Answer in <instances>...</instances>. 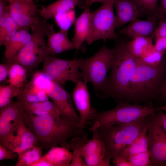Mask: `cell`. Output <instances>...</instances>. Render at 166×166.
Instances as JSON below:
<instances>
[{"label": "cell", "instance_id": "obj_1", "mask_svg": "<svg viewBox=\"0 0 166 166\" xmlns=\"http://www.w3.org/2000/svg\"><path fill=\"white\" fill-rule=\"evenodd\" d=\"M136 58L125 103L152 106L166 82V59L164 57L160 63L150 65Z\"/></svg>", "mask_w": 166, "mask_h": 166}, {"label": "cell", "instance_id": "obj_2", "mask_svg": "<svg viewBox=\"0 0 166 166\" xmlns=\"http://www.w3.org/2000/svg\"><path fill=\"white\" fill-rule=\"evenodd\" d=\"M22 118L24 123L36 135L37 146L42 149H50L60 145L69 150L68 140L84 132L78 125L61 117L30 115L24 110Z\"/></svg>", "mask_w": 166, "mask_h": 166}, {"label": "cell", "instance_id": "obj_3", "mask_svg": "<svg viewBox=\"0 0 166 166\" xmlns=\"http://www.w3.org/2000/svg\"><path fill=\"white\" fill-rule=\"evenodd\" d=\"M113 58L106 84L97 97L104 100L113 99L117 104L125 102L132 76L136 65L137 58L128 47V42L115 39Z\"/></svg>", "mask_w": 166, "mask_h": 166}, {"label": "cell", "instance_id": "obj_4", "mask_svg": "<svg viewBox=\"0 0 166 166\" xmlns=\"http://www.w3.org/2000/svg\"><path fill=\"white\" fill-rule=\"evenodd\" d=\"M152 115L128 124L101 126L93 130L97 131L102 140L109 159L121 156L140 134Z\"/></svg>", "mask_w": 166, "mask_h": 166}, {"label": "cell", "instance_id": "obj_5", "mask_svg": "<svg viewBox=\"0 0 166 166\" xmlns=\"http://www.w3.org/2000/svg\"><path fill=\"white\" fill-rule=\"evenodd\" d=\"M152 106L128 103L117 104L114 108L97 112L89 121L91 124L89 130L101 126L128 124L157 111Z\"/></svg>", "mask_w": 166, "mask_h": 166}, {"label": "cell", "instance_id": "obj_6", "mask_svg": "<svg viewBox=\"0 0 166 166\" xmlns=\"http://www.w3.org/2000/svg\"><path fill=\"white\" fill-rule=\"evenodd\" d=\"M113 58V48L105 44L93 56L85 59L81 58L79 68L83 81L92 84L97 97L106 84Z\"/></svg>", "mask_w": 166, "mask_h": 166}, {"label": "cell", "instance_id": "obj_7", "mask_svg": "<svg viewBox=\"0 0 166 166\" xmlns=\"http://www.w3.org/2000/svg\"><path fill=\"white\" fill-rule=\"evenodd\" d=\"M114 1H108L102 3L97 9L91 11L90 31L86 42L88 44L90 45L99 40L105 42L109 39L115 40L118 37L115 32Z\"/></svg>", "mask_w": 166, "mask_h": 166}, {"label": "cell", "instance_id": "obj_8", "mask_svg": "<svg viewBox=\"0 0 166 166\" xmlns=\"http://www.w3.org/2000/svg\"><path fill=\"white\" fill-rule=\"evenodd\" d=\"M81 58L66 60L49 56L44 61L42 71L53 82L63 87L68 81H83L79 66Z\"/></svg>", "mask_w": 166, "mask_h": 166}, {"label": "cell", "instance_id": "obj_9", "mask_svg": "<svg viewBox=\"0 0 166 166\" xmlns=\"http://www.w3.org/2000/svg\"><path fill=\"white\" fill-rule=\"evenodd\" d=\"M154 113L151 116L148 123L150 166H166V133L156 119Z\"/></svg>", "mask_w": 166, "mask_h": 166}, {"label": "cell", "instance_id": "obj_10", "mask_svg": "<svg viewBox=\"0 0 166 166\" xmlns=\"http://www.w3.org/2000/svg\"><path fill=\"white\" fill-rule=\"evenodd\" d=\"M24 110L18 100L0 108V144L9 148L10 143L20 123Z\"/></svg>", "mask_w": 166, "mask_h": 166}, {"label": "cell", "instance_id": "obj_11", "mask_svg": "<svg viewBox=\"0 0 166 166\" xmlns=\"http://www.w3.org/2000/svg\"><path fill=\"white\" fill-rule=\"evenodd\" d=\"M9 2L8 12L17 23L18 30H32L41 20L37 15V6L33 0L14 1Z\"/></svg>", "mask_w": 166, "mask_h": 166}, {"label": "cell", "instance_id": "obj_12", "mask_svg": "<svg viewBox=\"0 0 166 166\" xmlns=\"http://www.w3.org/2000/svg\"><path fill=\"white\" fill-rule=\"evenodd\" d=\"M47 93L58 108L61 117L69 123L78 126L79 115L75 111L69 93L63 87L53 82Z\"/></svg>", "mask_w": 166, "mask_h": 166}, {"label": "cell", "instance_id": "obj_13", "mask_svg": "<svg viewBox=\"0 0 166 166\" xmlns=\"http://www.w3.org/2000/svg\"><path fill=\"white\" fill-rule=\"evenodd\" d=\"M83 149L82 156L87 166H109L110 160L107 157L104 143L96 130Z\"/></svg>", "mask_w": 166, "mask_h": 166}, {"label": "cell", "instance_id": "obj_14", "mask_svg": "<svg viewBox=\"0 0 166 166\" xmlns=\"http://www.w3.org/2000/svg\"><path fill=\"white\" fill-rule=\"evenodd\" d=\"M72 94V98L80 118L79 127L83 129L86 123L97 111L91 106L90 96L87 84L83 81H78Z\"/></svg>", "mask_w": 166, "mask_h": 166}, {"label": "cell", "instance_id": "obj_15", "mask_svg": "<svg viewBox=\"0 0 166 166\" xmlns=\"http://www.w3.org/2000/svg\"><path fill=\"white\" fill-rule=\"evenodd\" d=\"M116 29L146 15L143 9L134 0H114Z\"/></svg>", "mask_w": 166, "mask_h": 166}, {"label": "cell", "instance_id": "obj_16", "mask_svg": "<svg viewBox=\"0 0 166 166\" xmlns=\"http://www.w3.org/2000/svg\"><path fill=\"white\" fill-rule=\"evenodd\" d=\"M158 21L156 16L148 17L145 20L138 18L127 26L120 29L119 33L132 39L141 37L153 38Z\"/></svg>", "mask_w": 166, "mask_h": 166}, {"label": "cell", "instance_id": "obj_17", "mask_svg": "<svg viewBox=\"0 0 166 166\" xmlns=\"http://www.w3.org/2000/svg\"><path fill=\"white\" fill-rule=\"evenodd\" d=\"M37 143L36 135L23 121L16 131L9 148L18 155L32 146H37Z\"/></svg>", "mask_w": 166, "mask_h": 166}, {"label": "cell", "instance_id": "obj_18", "mask_svg": "<svg viewBox=\"0 0 166 166\" xmlns=\"http://www.w3.org/2000/svg\"><path fill=\"white\" fill-rule=\"evenodd\" d=\"M89 8L84 9L83 12L75 19L74 33L72 41L78 50L86 42L89 36L91 29V14Z\"/></svg>", "mask_w": 166, "mask_h": 166}, {"label": "cell", "instance_id": "obj_19", "mask_svg": "<svg viewBox=\"0 0 166 166\" xmlns=\"http://www.w3.org/2000/svg\"><path fill=\"white\" fill-rule=\"evenodd\" d=\"M31 34L29 31L19 30L4 44L5 48L4 56L8 63H10L21 50L30 39Z\"/></svg>", "mask_w": 166, "mask_h": 166}, {"label": "cell", "instance_id": "obj_20", "mask_svg": "<svg viewBox=\"0 0 166 166\" xmlns=\"http://www.w3.org/2000/svg\"><path fill=\"white\" fill-rule=\"evenodd\" d=\"M47 45L50 55L61 53L74 49L75 47L68 37V30L61 29L47 36Z\"/></svg>", "mask_w": 166, "mask_h": 166}, {"label": "cell", "instance_id": "obj_21", "mask_svg": "<svg viewBox=\"0 0 166 166\" xmlns=\"http://www.w3.org/2000/svg\"><path fill=\"white\" fill-rule=\"evenodd\" d=\"M82 4L81 0H57L46 6H42L40 14L47 20L58 14L74 10L76 6L80 8Z\"/></svg>", "mask_w": 166, "mask_h": 166}, {"label": "cell", "instance_id": "obj_22", "mask_svg": "<svg viewBox=\"0 0 166 166\" xmlns=\"http://www.w3.org/2000/svg\"><path fill=\"white\" fill-rule=\"evenodd\" d=\"M18 100L24 111L29 114L35 115L49 114L56 117H61L57 106L53 101L49 100L36 102Z\"/></svg>", "mask_w": 166, "mask_h": 166}, {"label": "cell", "instance_id": "obj_23", "mask_svg": "<svg viewBox=\"0 0 166 166\" xmlns=\"http://www.w3.org/2000/svg\"><path fill=\"white\" fill-rule=\"evenodd\" d=\"M68 148L62 146H55L43 156L50 166H70L72 153Z\"/></svg>", "mask_w": 166, "mask_h": 166}, {"label": "cell", "instance_id": "obj_24", "mask_svg": "<svg viewBox=\"0 0 166 166\" xmlns=\"http://www.w3.org/2000/svg\"><path fill=\"white\" fill-rule=\"evenodd\" d=\"M88 140L87 133L84 132L72 138L68 141L69 150L72 151L70 166H87L82 153L83 148Z\"/></svg>", "mask_w": 166, "mask_h": 166}, {"label": "cell", "instance_id": "obj_25", "mask_svg": "<svg viewBox=\"0 0 166 166\" xmlns=\"http://www.w3.org/2000/svg\"><path fill=\"white\" fill-rule=\"evenodd\" d=\"M18 100L30 102L44 101L49 100L47 93L36 85L31 80L23 88Z\"/></svg>", "mask_w": 166, "mask_h": 166}, {"label": "cell", "instance_id": "obj_26", "mask_svg": "<svg viewBox=\"0 0 166 166\" xmlns=\"http://www.w3.org/2000/svg\"><path fill=\"white\" fill-rule=\"evenodd\" d=\"M148 123L140 134L124 150L121 156L128 159L132 155L148 151Z\"/></svg>", "mask_w": 166, "mask_h": 166}, {"label": "cell", "instance_id": "obj_27", "mask_svg": "<svg viewBox=\"0 0 166 166\" xmlns=\"http://www.w3.org/2000/svg\"><path fill=\"white\" fill-rule=\"evenodd\" d=\"M18 30L17 23L7 11L0 18V46H3Z\"/></svg>", "mask_w": 166, "mask_h": 166}, {"label": "cell", "instance_id": "obj_28", "mask_svg": "<svg viewBox=\"0 0 166 166\" xmlns=\"http://www.w3.org/2000/svg\"><path fill=\"white\" fill-rule=\"evenodd\" d=\"M153 38L138 37L128 42L129 49L132 54L140 58L154 46Z\"/></svg>", "mask_w": 166, "mask_h": 166}, {"label": "cell", "instance_id": "obj_29", "mask_svg": "<svg viewBox=\"0 0 166 166\" xmlns=\"http://www.w3.org/2000/svg\"><path fill=\"white\" fill-rule=\"evenodd\" d=\"M27 72L26 69L19 63H10L8 77L10 85L23 88L27 83Z\"/></svg>", "mask_w": 166, "mask_h": 166}, {"label": "cell", "instance_id": "obj_30", "mask_svg": "<svg viewBox=\"0 0 166 166\" xmlns=\"http://www.w3.org/2000/svg\"><path fill=\"white\" fill-rule=\"evenodd\" d=\"M42 149L34 145L18 155V159L15 166H31L42 156Z\"/></svg>", "mask_w": 166, "mask_h": 166}, {"label": "cell", "instance_id": "obj_31", "mask_svg": "<svg viewBox=\"0 0 166 166\" xmlns=\"http://www.w3.org/2000/svg\"><path fill=\"white\" fill-rule=\"evenodd\" d=\"M22 89L10 84L6 86H0V108L9 104L12 101L14 97L19 96Z\"/></svg>", "mask_w": 166, "mask_h": 166}, {"label": "cell", "instance_id": "obj_32", "mask_svg": "<svg viewBox=\"0 0 166 166\" xmlns=\"http://www.w3.org/2000/svg\"><path fill=\"white\" fill-rule=\"evenodd\" d=\"M143 9L147 17L157 16L158 0H134Z\"/></svg>", "mask_w": 166, "mask_h": 166}, {"label": "cell", "instance_id": "obj_33", "mask_svg": "<svg viewBox=\"0 0 166 166\" xmlns=\"http://www.w3.org/2000/svg\"><path fill=\"white\" fill-rule=\"evenodd\" d=\"M165 54L156 50L154 46L141 58L138 59L146 64L155 65L162 60Z\"/></svg>", "mask_w": 166, "mask_h": 166}, {"label": "cell", "instance_id": "obj_34", "mask_svg": "<svg viewBox=\"0 0 166 166\" xmlns=\"http://www.w3.org/2000/svg\"><path fill=\"white\" fill-rule=\"evenodd\" d=\"M128 160L132 166H150V159L148 151L132 155Z\"/></svg>", "mask_w": 166, "mask_h": 166}, {"label": "cell", "instance_id": "obj_35", "mask_svg": "<svg viewBox=\"0 0 166 166\" xmlns=\"http://www.w3.org/2000/svg\"><path fill=\"white\" fill-rule=\"evenodd\" d=\"M155 32L153 38L155 39L166 37V18H160Z\"/></svg>", "mask_w": 166, "mask_h": 166}, {"label": "cell", "instance_id": "obj_36", "mask_svg": "<svg viewBox=\"0 0 166 166\" xmlns=\"http://www.w3.org/2000/svg\"><path fill=\"white\" fill-rule=\"evenodd\" d=\"M18 154L9 148L0 144V160H14Z\"/></svg>", "mask_w": 166, "mask_h": 166}, {"label": "cell", "instance_id": "obj_37", "mask_svg": "<svg viewBox=\"0 0 166 166\" xmlns=\"http://www.w3.org/2000/svg\"><path fill=\"white\" fill-rule=\"evenodd\" d=\"M154 44L155 49L160 52L166 53V37L159 38L155 39Z\"/></svg>", "mask_w": 166, "mask_h": 166}, {"label": "cell", "instance_id": "obj_38", "mask_svg": "<svg viewBox=\"0 0 166 166\" xmlns=\"http://www.w3.org/2000/svg\"><path fill=\"white\" fill-rule=\"evenodd\" d=\"M154 116L160 126L166 133V114L158 111L155 112Z\"/></svg>", "mask_w": 166, "mask_h": 166}, {"label": "cell", "instance_id": "obj_39", "mask_svg": "<svg viewBox=\"0 0 166 166\" xmlns=\"http://www.w3.org/2000/svg\"><path fill=\"white\" fill-rule=\"evenodd\" d=\"M10 64L6 62L0 64V82L4 81L8 76Z\"/></svg>", "mask_w": 166, "mask_h": 166}, {"label": "cell", "instance_id": "obj_40", "mask_svg": "<svg viewBox=\"0 0 166 166\" xmlns=\"http://www.w3.org/2000/svg\"><path fill=\"white\" fill-rule=\"evenodd\" d=\"M156 15L158 18H166V0H160L157 8Z\"/></svg>", "mask_w": 166, "mask_h": 166}, {"label": "cell", "instance_id": "obj_41", "mask_svg": "<svg viewBox=\"0 0 166 166\" xmlns=\"http://www.w3.org/2000/svg\"><path fill=\"white\" fill-rule=\"evenodd\" d=\"M112 160L113 163L116 166H132L128 159L121 156Z\"/></svg>", "mask_w": 166, "mask_h": 166}, {"label": "cell", "instance_id": "obj_42", "mask_svg": "<svg viewBox=\"0 0 166 166\" xmlns=\"http://www.w3.org/2000/svg\"><path fill=\"white\" fill-rule=\"evenodd\" d=\"M109 0H84L81 8L84 9L89 8V7L94 3L101 2L103 3Z\"/></svg>", "mask_w": 166, "mask_h": 166}, {"label": "cell", "instance_id": "obj_43", "mask_svg": "<svg viewBox=\"0 0 166 166\" xmlns=\"http://www.w3.org/2000/svg\"><path fill=\"white\" fill-rule=\"evenodd\" d=\"M31 166H50V165L42 156L39 159L33 164Z\"/></svg>", "mask_w": 166, "mask_h": 166}, {"label": "cell", "instance_id": "obj_44", "mask_svg": "<svg viewBox=\"0 0 166 166\" xmlns=\"http://www.w3.org/2000/svg\"><path fill=\"white\" fill-rule=\"evenodd\" d=\"M5 0H0V18L8 11V6L6 5Z\"/></svg>", "mask_w": 166, "mask_h": 166}, {"label": "cell", "instance_id": "obj_45", "mask_svg": "<svg viewBox=\"0 0 166 166\" xmlns=\"http://www.w3.org/2000/svg\"><path fill=\"white\" fill-rule=\"evenodd\" d=\"M159 99L162 101L166 100V82Z\"/></svg>", "mask_w": 166, "mask_h": 166}, {"label": "cell", "instance_id": "obj_46", "mask_svg": "<svg viewBox=\"0 0 166 166\" xmlns=\"http://www.w3.org/2000/svg\"><path fill=\"white\" fill-rule=\"evenodd\" d=\"M156 108L158 111L161 110H164L166 111V105L164 106Z\"/></svg>", "mask_w": 166, "mask_h": 166}, {"label": "cell", "instance_id": "obj_47", "mask_svg": "<svg viewBox=\"0 0 166 166\" xmlns=\"http://www.w3.org/2000/svg\"><path fill=\"white\" fill-rule=\"evenodd\" d=\"M7 1H8L9 2L12 1H19V0H22V1H32L33 0H6Z\"/></svg>", "mask_w": 166, "mask_h": 166}, {"label": "cell", "instance_id": "obj_48", "mask_svg": "<svg viewBox=\"0 0 166 166\" xmlns=\"http://www.w3.org/2000/svg\"><path fill=\"white\" fill-rule=\"evenodd\" d=\"M81 0V2H82V5L83 2V1H84V0ZM82 5H81V6H82ZM81 7H80V8H81Z\"/></svg>", "mask_w": 166, "mask_h": 166}, {"label": "cell", "instance_id": "obj_49", "mask_svg": "<svg viewBox=\"0 0 166 166\" xmlns=\"http://www.w3.org/2000/svg\"><path fill=\"white\" fill-rule=\"evenodd\" d=\"M42 0V1H44V0Z\"/></svg>", "mask_w": 166, "mask_h": 166}]
</instances>
